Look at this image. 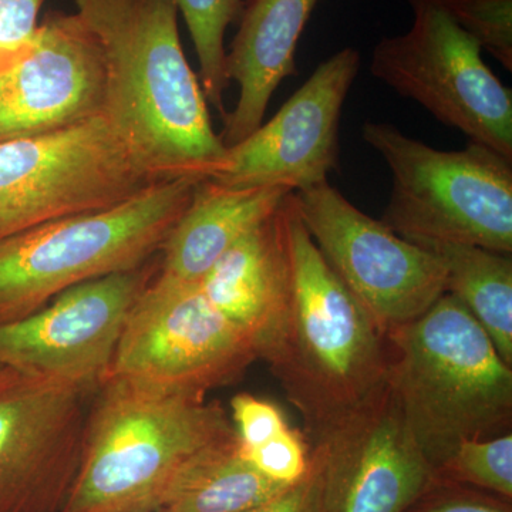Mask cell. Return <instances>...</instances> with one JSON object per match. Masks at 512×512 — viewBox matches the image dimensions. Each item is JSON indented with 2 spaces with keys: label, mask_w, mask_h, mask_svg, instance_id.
Segmentation results:
<instances>
[{
  "label": "cell",
  "mask_w": 512,
  "mask_h": 512,
  "mask_svg": "<svg viewBox=\"0 0 512 512\" xmlns=\"http://www.w3.org/2000/svg\"><path fill=\"white\" fill-rule=\"evenodd\" d=\"M106 64L104 117L157 180L211 178L228 148L181 46L173 0H76Z\"/></svg>",
  "instance_id": "6da1fadb"
},
{
  "label": "cell",
  "mask_w": 512,
  "mask_h": 512,
  "mask_svg": "<svg viewBox=\"0 0 512 512\" xmlns=\"http://www.w3.org/2000/svg\"><path fill=\"white\" fill-rule=\"evenodd\" d=\"M288 237L291 285L259 359L315 443L386 390V336L320 254L293 194Z\"/></svg>",
  "instance_id": "7a4b0ae2"
},
{
  "label": "cell",
  "mask_w": 512,
  "mask_h": 512,
  "mask_svg": "<svg viewBox=\"0 0 512 512\" xmlns=\"http://www.w3.org/2000/svg\"><path fill=\"white\" fill-rule=\"evenodd\" d=\"M384 336L387 384L433 470L461 441L510 433L512 366L454 296Z\"/></svg>",
  "instance_id": "3957f363"
},
{
  "label": "cell",
  "mask_w": 512,
  "mask_h": 512,
  "mask_svg": "<svg viewBox=\"0 0 512 512\" xmlns=\"http://www.w3.org/2000/svg\"><path fill=\"white\" fill-rule=\"evenodd\" d=\"M62 512H158L185 461L235 433L224 407L106 380Z\"/></svg>",
  "instance_id": "277c9868"
},
{
  "label": "cell",
  "mask_w": 512,
  "mask_h": 512,
  "mask_svg": "<svg viewBox=\"0 0 512 512\" xmlns=\"http://www.w3.org/2000/svg\"><path fill=\"white\" fill-rule=\"evenodd\" d=\"M201 180L158 181L106 210L0 239V325L32 315L73 286L156 258Z\"/></svg>",
  "instance_id": "5b68a950"
},
{
  "label": "cell",
  "mask_w": 512,
  "mask_h": 512,
  "mask_svg": "<svg viewBox=\"0 0 512 512\" xmlns=\"http://www.w3.org/2000/svg\"><path fill=\"white\" fill-rule=\"evenodd\" d=\"M362 136L392 173L383 224L412 242H456L511 254V160L477 143L436 150L389 123L370 121Z\"/></svg>",
  "instance_id": "8992f818"
},
{
  "label": "cell",
  "mask_w": 512,
  "mask_h": 512,
  "mask_svg": "<svg viewBox=\"0 0 512 512\" xmlns=\"http://www.w3.org/2000/svg\"><path fill=\"white\" fill-rule=\"evenodd\" d=\"M256 359L251 338L208 301L200 285L158 269L128 312L106 380L205 397L237 382Z\"/></svg>",
  "instance_id": "52a82bcc"
},
{
  "label": "cell",
  "mask_w": 512,
  "mask_h": 512,
  "mask_svg": "<svg viewBox=\"0 0 512 512\" xmlns=\"http://www.w3.org/2000/svg\"><path fill=\"white\" fill-rule=\"evenodd\" d=\"M157 178L106 117L0 143V239L130 200Z\"/></svg>",
  "instance_id": "ba28073f"
},
{
  "label": "cell",
  "mask_w": 512,
  "mask_h": 512,
  "mask_svg": "<svg viewBox=\"0 0 512 512\" xmlns=\"http://www.w3.org/2000/svg\"><path fill=\"white\" fill-rule=\"evenodd\" d=\"M412 28L384 37L370 72L421 104L444 126L512 161V93L481 57V47L433 0H409Z\"/></svg>",
  "instance_id": "9c48e42d"
},
{
  "label": "cell",
  "mask_w": 512,
  "mask_h": 512,
  "mask_svg": "<svg viewBox=\"0 0 512 512\" xmlns=\"http://www.w3.org/2000/svg\"><path fill=\"white\" fill-rule=\"evenodd\" d=\"M293 197L320 254L383 335L446 293V271L433 252L360 211L328 181Z\"/></svg>",
  "instance_id": "30bf717a"
},
{
  "label": "cell",
  "mask_w": 512,
  "mask_h": 512,
  "mask_svg": "<svg viewBox=\"0 0 512 512\" xmlns=\"http://www.w3.org/2000/svg\"><path fill=\"white\" fill-rule=\"evenodd\" d=\"M158 269L153 258L133 271L84 282L32 315L3 323L0 365L40 382L99 390L128 312Z\"/></svg>",
  "instance_id": "8fae6325"
},
{
  "label": "cell",
  "mask_w": 512,
  "mask_h": 512,
  "mask_svg": "<svg viewBox=\"0 0 512 512\" xmlns=\"http://www.w3.org/2000/svg\"><path fill=\"white\" fill-rule=\"evenodd\" d=\"M360 70V53L345 47L312 76L268 123L228 148L227 164L211 177L232 188L308 190L339 165L343 104Z\"/></svg>",
  "instance_id": "7c38bea8"
},
{
  "label": "cell",
  "mask_w": 512,
  "mask_h": 512,
  "mask_svg": "<svg viewBox=\"0 0 512 512\" xmlns=\"http://www.w3.org/2000/svg\"><path fill=\"white\" fill-rule=\"evenodd\" d=\"M20 376L0 387V512H62L86 440L87 396Z\"/></svg>",
  "instance_id": "4fadbf2b"
},
{
  "label": "cell",
  "mask_w": 512,
  "mask_h": 512,
  "mask_svg": "<svg viewBox=\"0 0 512 512\" xmlns=\"http://www.w3.org/2000/svg\"><path fill=\"white\" fill-rule=\"evenodd\" d=\"M312 446L318 512H404L436 481L389 384Z\"/></svg>",
  "instance_id": "5bb4252c"
},
{
  "label": "cell",
  "mask_w": 512,
  "mask_h": 512,
  "mask_svg": "<svg viewBox=\"0 0 512 512\" xmlns=\"http://www.w3.org/2000/svg\"><path fill=\"white\" fill-rule=\"evenodd\" d=\"M106 64L77 13L50 12L35 39L0 72V143L45 136L104 116Z\"/></svg>",
  "instance_id": "9a60e30c"
},
{
  "label": "cell",
  "mask_w": 512,
  "mask_h": 512,
  "mask_svg": "<svg viewBox=\"0 0 512 512\" xmlns=\"http://www.w3.org/2000/svg\"><path fill=\"white\" fill-rule=\"evenodd\" d=\"M320 0H247L231 52L227 76L239 86L237 106L224 117L220 134L234 147L264 123L279 84L296 74L299 39Z\"/></svg>",
  "instance_id": "2e32d148"
},
{
  "label": "cell",
  "mask_w": 512,
  "mask_h": 512,
  "mask_svg": "<svg viewBox=\"0 0 512 512\" xmlns=\"http://www.w3.org/2000/svg\"><path fill=\"white\" fill-rule=\"evenodd\" d=\"M292 194L268 220L235 242L200 282L208 301L251 338L258 359L291 285Z\"/></svg>",
  "instance_id": "e0dca14e"
},
{
  "label": "cell",
  "mask_w": 512,
  "mask_h": 512,
  "mask_svg": "<svg viewBox=\"0 0 512 512\" xmlns=\"http://www.w3.org/2000/svg\"><path fill=\"white\" fill-rule=\"evenodd\" d=\"M291 192L284 187H225L204 178L165 239L160 251L161 274L200 285L215 262L268 220Z\"/></svg>",
  "instance_id": "ac0fdd59"
},
{
  "label": "cell",
  "mask_w": 512,
  "mask_h": 512,
  "mask_svg": "<svg viewBox=\"0 0 512 512\" xmlns=\"http://www.w3.org/2000/svg\"><path fill=\"white\" fill-rule=\"evenodd\" d=\"M285 487L249 463L235 431L185 461L165 491L161 511L242 512Z\"/></svg>",
  "instance_id": "d6986e66"
},
{
  "label": "cell",
  "mask_w": 512,
  "mask_h": 512,
  "mask_svg": "<svg viewBox=\"0 0 512 512\" xmlns=\"http://www.w3.org/2000/svg\"><path fill=\"white\" fill-rule=\"evenodd\" d=\"M433 252L446 271V293L457 299L512 366V259L456 242H414Z\"/></svg>",
  "instance_id": "ffe728a7"
},
{
  "label": "cell",
  "mask_w": 512,
  "mask_h": 512,
  "mask_svg": "<svg viewBox=\"0 0 512 512\" xmlns=\"http://www.w3.org/2000/svg\"><path fill=\"white\" fill-rule=\"evenodd\" d=\"M184 16L200 63L205 99L227 116L224 94L228 89L227 50L224 39L232 23H238L247 0H173Z\"/></svg>",
  "instance_id": "44dd1931"
},
{
  "label": "cell",
  "mask_w": 512,
  "mask_h": 512,
  "mask_svg": "<svg viewBox=\"0 0 512 512\" xmlns=\"http://www.w3.org/2000/svg\"><path fill=\"white\" fill-rule=\"evenodd\" d=\"M434 480L512 500V433L464 440L433 470Z\"/></svg>",
  "instance_id": "7402d4cb"
},
{
  "label": "cell",
  "mask_w": 512,
  "mask_h": 512,
  "mask_svg": "<svg viewBox=\"0 0 512 512\" xmlns=\"http://www.w3.org/2000/svg\"><path fill=\"white\" fill-rule=\"evenodd\" d=\"M454 22L512 70V0H433Z\"/></svg>",
  "instance_id": "603a6c76"
},
{
  "label": "cell",
  "mask_w": 512,
  "mask_h": 512,
  "mask_svg": "<svg viewBox=\"0 0 512 512\" xmlns=\"http://www.w3.org/2000/svg\"><path fill=\"white\" fill-rule=\"evenodd\" d=\"M241 451L259 473L282 485L298 483L306 476L311 464L308 441L291 426L261 446L251 450L241 448Z\"/></svg>",
  "instance_id": "cb8c5ba5"
},
{
  "label": "cell",
  "mask_w": 512,
  "mask_h": 512,
  "mask_svg": "<svg viewBox=\"0 0 512 512\" xmlns=\"http://www.w3.org/2000/svg\"><path fill=\"white\" fill-rule=\"evenodd\" d=\"M231 410L242 450L261 446L289 427L278 406L249 393L235 394L231 400Z\"/></svg>",
  "instance_id": "d4e9b609"
},
{
  "label": "cell",
  "mask_w": 512,
  "mask_h": 512,
  "mask_svg": "<svg viewBox=\"0 0 512 512\" xmlns=\"http://www.w3.org/2000/svg\"><path fill=\"white\" fill-rule=\"evenodd\" d=\"M404 512H512V500L466 485L434 481Z\"/></svg>",
  "instance_id": "484cf974"
},
{
  "label": "cell",
  "mask_w": 512,
  "mask_h": 512,
  "mask_svg": "<svg viewBox=\"0 0 512 512\" xmlns=\"http://www.w3.org/2000/svg\"><path fill=\"white\" fill-rule=\"evenodd\" d=\"M45 0H0V72L35 39Z\"/></svg>",
  "instance_id": "4316f807"
},
{
  "label": "cell",
  "mask_w": 512,
  "mask_h": 512,
  "mask_svg": "<svg viewBox=\"0 0 512 512\" xmlns=\"http://www.w3.org/2000/svg\"><path fill=\"white\" fill-rule=\"evenodd\" d=\"M242 512H318V480L312 464L298 483L288 485L264 503Z\"/></svg>",
  "instance_id": "83f0119b"
},
{
  "label": "cell",
  "mask_w": 512,
  "mask_h": 512,
  "mask_svg": "<svg viewBox=\"0 0 512 512\" xmlns=\"http://www.w3.org/2000/svg\"><path fill=\"white\" fill-rule=\"evenodd\" d=\"M20 376L22 375H19V373L15 372V370L0 365V387L15 382V380H18Z\"/></svg>",
  "instance_id": "f1b7e54d"
},
{
  "label": "cell",
  "mask_w": 512,
  "mask_h": 512,
  "mask_svg": "<svg viewBox=\"0 0 512 512\" xmlns=\"http://www.w3.org/2000/svg\"><path fill=\"white\" fill-rule=\"evenodd\" d=\"M158 512H173V511H158Z\"/></svg>",
  "instance_id": "f546056e"
}]
</instances>
